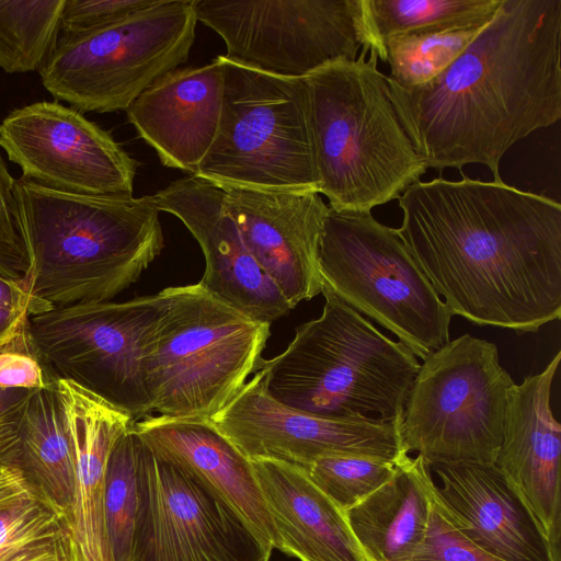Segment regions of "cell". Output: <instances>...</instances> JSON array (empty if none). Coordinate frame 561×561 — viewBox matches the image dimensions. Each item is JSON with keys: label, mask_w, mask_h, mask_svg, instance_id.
Returning a JSON list of instances; mask_svg holds the SVG:
<instances>
[{"label": "cell", "mask_w": 561, "mask_h": 561, "mask_svg": "<svg viewBox=\"0 0 561 561\" xmlns=\"http://www.w3.org/2000/svg\"><path fill=\"white\" fill-rule=\"evenodd\" d=\"M515 382L494 343L463 334L420 365L401 423L404 450L430 466L495 463Z\"/></svg>", "instance_id": "30bf717a"}, {"label": "cell", "mask_w": 561, "mask_h": 561, "mask_svg": "<svg viewBox=\"0 0 561 561\" xmlns=\"http://www.w3.org/2000/svg\"><path fill=\"white\" fill-rule=\"evenodd\" d=\"M435 482L426 461L404 455L393 476L344 512L369 561H410L422 543Z\"/></svg>", "instance_id": "cb8c5ba5"}, {"label": "cell", "mask_w": 561, "mask_h": 561, "mask_svg": "<svg viewBox=\"0 0 561 561\" xmlns=\"http://www.w3.org/2000/svg\"><path fill=\"white\" fill-rule=\"evenodd\" d=\"M196 23L194 0H157L105 27L59 33L39 70L43 85L81 113L126 111L187 60Z\"/></svg>", "instance_id": "9c48e42d"}, {"label": "cell", "mask_w": 561, "mask_h": 561, "mask_svg": "<svg viewBox=\"0 0 561 561\" xmlns=\"http://www.w3.org/2000/svg\"><path fill=\"white\" fill-rule=\"evenodd\" d=\"M157 0H65L60 33L95 31L153 5Z\"/></svg>", "instance_id": "e575fe53"}, {"label": "cell", "mask_w": 561, "mask_h": 561, "mask_svg": "<svg viewBox=\"0 0 561 561\" xmlns=\"http://www.w3.org/2000/svg\"><path fill=\"white\" fill-rule=\"evenodd\" d=\"M134 428L156 454L191 471L221 496L265 546L280 549L251 460L209 420L151 415L135 422Z\"/></svg>", "instance_id": "44dd1931"}, {"label": "cell", "mask_w": 561, "mask_h": 561, "mask_svg": "<svg viewBox=\"0 0 561 561\" xmlns=\"http://www.w3.org/2000/svg\"><path fill=\"white\" fill-rule=\"evenodd\" d=\"M219 58V125L195 175L217 184L319 193L305 79L276 77Z\"/></svg>", "instance_id": "52a82bcc"}, {"label": "cell", "mask_w": 561, "mask_h": 561, "mask_svg": "<svg viewBox=\"0 0 561 561\" xmlns=\"http://www.w3.org/2000/svg\"><path fill=\"white\" fill-rule=\"evenodd\" d=\"M491 20L392 36L382 44L379 60L390 66L387 77L397 84L423 85L443 73Z\"/></svg>", "instance_id": "4316f807"}, {"label": "cell", "mask_w": 561, "mask_h": 561, "mask_svg": "<svg viewBox=\"0 0 561 561\" xmlns=\"http://www.w3.org/2000/svg\"><path fill=\"white\" fill-rule=\"evenodd\" d=\"M194 9L224 39L226 59L282 78L353 61L366 43L360 0H194Z\"/></svg>", "instance_id": "7c38bea8"}, {"label": "cell", "mask_w": 561, "mask_h": 561, "mask_svg": "<svg viewBox=\"0 0 561 561\" xmlns=\"http://www.w3.org/2000/svg\"><path fill=\"white\" fill-rule=\"evenodd\" d=\"M56 382L57 379L33 351L26 325L0 348V388L36 390L51 387Z\"/></svg>", "instance_id": "836d02e7"}, {"label": "cell", "mask_w": 561, "mask_h": 561, "mask_svg": "<svg viewBox=\"0 0 561 561\" xmlns=\"http://www.w3.org/2000/svg\"><path fill=\"white\" fill-rule=\"evenodd\" d=\"M459 529L503 561H560L534 514L495 463L430 466Z\"/></svg>", "instance_id": "d6986e66"}, {"label": "cell", "mask_w": 561, "mask_h": 561, "mask_svg": "<svg viewBox=\"0 0 561 561\" xmlns=\"http://www.w3.org/2000/svg\"><path fill=\"white\" fill-rule=\"evenodd\" d=\"M321 294V316L300 324L287 348L259 368L266 392L323 417L402 416L421 365L416 356L327 287Z\"/></svg>", "instance_id": "5b68a950"}, {"label": "cell", "mask_w": 561, "mask_h": 561, "mask_svg": "<svg viewBox=\"0 0 561 561\" xmlns=\"http://www.w3.org/2000/svg\"><path fill=\"white\" fill-rule=\"evenodd\" d=\"M140 437L134 424L114 443L106 467L104 516L114 561H131L138 508L137 455Z\"/></svg>", "instance_id": "f546056e"}, {"label": "cell", "mask_w": 561, "mask_h": 561, "mask_svg": "<svg viewBox=\"0 0 561 561\" xmlns=\"http://www.w3.org/2000/svg\"><path fill=\"white\" fill-rule=\"evenodd\" d=\"M397 462L363 456H330L305 468L314 485L343 512L353 507L394 473Z\"/></svg>", "instance_id": "4dcf8cb0"}, {"label": "cell", "mask_w": 561, "mask_h": 561, "mask_svg": "<svg viewBox=\"0 0 561 561\" xmlns=\"http://www.w3.org/2000/svg\"><path fill=\"white\" fill-rule=\"evenodd\" d=\"M163 297L55 307L27 320L31 346L55 379L72 381L126 413L153 415L147 363Z\"/></svg>", "instance_id": "8fae6325"}, {"label": "cell", "mask_w": 561, "mask_h": 561, "mask_svg": "<svg viewBox=\"0 0 561 561\" xmlns=\"http://www.w3.org/2000/svg\"><path fill=\"white\" fill-rule=\"evenodd\" d=\"M15 181L0 152V274L23 280L30 263L20 233Z\"/></svg>", "instance_id": "d6a6232c"}, {"label": "cell", "mask_w": 561, "mask_h": 561, "mask_svg": "<svg viewBox=\"0 0 561 561\" xmlns=\"http://www.w3.org/2000/svg\"><path fill=\"white\" fill-rule=\"evenodd\" d=\"M222 93L224 69L217 56L208 65L165 73L126 114L164 167L195 175L216 137Z\"/></svg>", "instance_id": "ffe728a7"}, {"label": "cell", "mask_w": 561, "mask_h": 561, "mask_svg": "<svg viewBox=\"0 0 561 561\" xmlns=\"http://www.w3.org/2000/svg\"><path fill=\"white\" fill-rule=\"evenodd\" d=\"M42 497L26 473L16 466H0V512Z\"/></svg>", "instance_id": "8d00e7d4"}, {"label": "cell", "mask_w": 561, "mask_h": 561, "mask_svg": "<svg viewBox=\"0 0 561 561\" xmlns=\"http://www.w3.org/2000/svg\"><path fill=\"white\" fill-rule=\"evenodd\" d=\"M160 211L178 217L198 242L205 271L198 282L247 317L271 324L293 309L245 247L224 207L221 187L188 175L152 195Z\"/></svg>", "instance_id": "e0dca14e"}, {"label": "cell", "mask_w": 561, "mask_h": 561, "mask_svg": "<svg viewBox=\"0 0 561 561\" xmlns=\"http://www.w3.org/2000/svg\"><path fill=\"white\" fill-rule=\"evenodd\" d=\"M20 233L30 267L22 280L53 308L108 301L161 253L164 237L152 195L65 193L15 181Z\"/></svg>", "instance_id": "3957f363"}, {"label": "cell", "mask_w": 561, "mask_h": 561, "mask_svg": "<svg viewBox=\"0 0 561 561\" xmlns=\"http://www.w3.org/2000/svg\"><path fill=\"white\" fill-rule=\"evenodd\" d=\"M502 0H360L366 51L378 60L388 38L416 31L489 20Z\"/></svg>", "instance_id": "484cf974"}, {"label": "cell", "mask_w": 561, "mask_h": 561, "mask_svg": "<svg viewBox=\"0 0 561 561\" xmlns=\"http://www.w3.org/2000/svg\"><path fill=\"white\" fill-rule=\"evenodd\" d=\"M19 466L67 523L75 462L68 414L57 382L33 390L28 398L20 430Z\"/></svg>", "instance_id": "d4e9b609"}, {"label": "cell", "mask_w": 561, "mask_h": 561, "mask_svg": "<svg viewBox=\"0 0 561 561\" xmlns=\"http://www.w3.org/2000/svg\"><path fill=\"white\" fill-rule=\"evenodd\" d=\"M410 561H503L470 540L442 502L435 484L424 539Z\"/></svg>", "instance_id": "1f68e13d"}, {"label": "cell", "mask_w": 561, "mask_h": 561, "mask_svg": "<svg viewBox=\"0 0 561 561\" xmlns=\"http://www.w3.org/2000/svg\"><path fill=\"white\" fill-rule=\"evenodd\" d=\"M560 359L558 352L541 373L525 377L510 389L495 460L559 552L561 425L554 419L550 398Z\"/></svg>", "instance_id": "ac0fdd59"}, {"label": "cell", "mask_w": 561, "mask_h": 561, "mask_svg": "<svg viewBox=\"0 0 561 561\" xmlns=\"http://www.w3.org/2000/svg\"><path fill=\"white\" fill-rule=\"evenodd\" d=\"M0 561H71L65 517L43 497L0 512Z\"/></svg>", "instance_id": "f1b7e54d"}, {"label": "cell", "mask_w": 561, "mask_h": 561, "mask_svg": "<svg viewBox=\"0 0 561 561\" xmlns=\"http://www.w3.org/2000/svg\"><path fill=\"white\" fill-rule=\"evenodd\" d=\"M218 185L245 247L291 308L321 294L318 254L329 205L320 194Z\"/></svg>", "instance_id": "2e32d148"}, {"label": "cell", "mask_w": 561, "mask_h": 561, "mask_svg": "<svg viewBox=\"0 0 561 561\" xmlns=\"http://www.w3.org/2000/svg\"><path fill=\"white\" fill-rule=\"evenodd\" d=\"M137 489L131 561L270 560L273 549L221 496L141 437Z\"/></svg>", "instance_id": "4fadbf2b"}, {"label": "cell", "mask_w": 561, "mask_h": 561, "mask_svg": "<svg viewBox=\"0 0 561 561\" xmlns=\"http://www.w3.org/2000/svg\"><path fill=\"white\" fill-rule=\"evenodd\" d=\"M147 363L152 412L210 420L261 367L271 324L255 321L199 283L167 287Z\"/></svg>", "instance_id": "8992f818"}, {"label": "cell", "mask_w": 561, "mask_h": 561, "mask_svg": "<svg viewBox=\"0 0 561 561\" xmlns=\"http://www.w3.org/2000/svg\"><path fill=\"white\" fill-rule=\"evenodd\" d=\"M318 265L322 286L389 330L423 360L450 341L448 307L397 229L371 213L329 207Z\"/></svg>", "instance_id": "ba28073f"}, {"label": "cell", "mask_w": 561, "mask_h": 561, "mask_svg": "<svg viewBox=\"0 0 561 561\" xmlns=\"http://www.w3.org/2000/svg\"><path fill=\"white\" fill-rule=\"evenodd\" d=\"M0 308L26 311L36 316L53 309L48 304L28 294L22 280L0 274Z\"/></svg>", "instance_id": "74e56055"}, {"label": "cell", "mask_w": 561, "mask_h": 561, "mask_svg": "<svg viewBox=\"0 0 561 561\" xmlns=\"http://www.w3.org/2000/svg\"><path fill=\"white\" fill-rule=\"evenodd\" d=\"M32 391L0 388V466L20 467V430Z\"/></svg>", "instance_id": "d590c367"}, {"label": "cell", "mask_w": 561, "mask_h": 561, "mask_svg": "<svg viewBox=\"0 0 561 561\" xmlns=\"http://www.w3.org/2000/svg\"><path fill=\"white\" fill-rule=\"evenodd\" d=\"M280 538V551L299 561H369L344 512L305 469L274 460H251Z\"/></svg>", "instance_id": "603a6c76"}, {"label": "cell", "mask_w": 561, "mask_h": 561, "mask_svg": "<svg viewBox=\"0 0 561 561\" xmlns=\"http://www.w3.org/2000/svg\"><path fill=\"white\" fill-rule=\"evenodd\" d=\"M398 199L397 231L451 316L517 333L560 319V203L463 174Z\"/></svg>", "instance_id": "6da1fadb"}, {"label": "cell", "mask_w": 561, "mask_h": 561, "mask_svg": "<svg viewBox=\"0 0 561 561\" xmlns=\"http://www.w3.org/2000/svg\"><path fill=\"white\" fill-rule=\"evenodd\" d=\"M0 148L22 178L56 191L131 197L137 162L112 135L73 107L41 101L0 123Z\"/></svg>", "instance_id": "9a60e30c"}, {"label": "cell", "mask_w": 561, "mask_h": 561, "mask_svg": "<svg viewBox=\"0 0 561 561\" xmlns=\"http://www.w3.org/2000/svg\"><path fill=\"white\" fill-rule=\"evenodd\" d=\"M210 423L250 460L307 468L330 456H363L397 462L408 455L402 416L332 419L289 408L265 390L256 370Z\"/></svg>", "instance_id": "5bb4252c"}, {"label": "cell", "mask_w": 561, "mask_h": 561, "mask_svg": "<svg viewBox=\"0 0 561 561\" xmlns=\"http://www.w3.org/2000/svg\"><path fill=\"white\" fill-rule=\"evenodd\" d=\"M377 62L362 49L305 78L319 194L335 211L370 213L426 172Z\"/></svg>", "instance_id": "277c9868"}, {"label": "cell", "mask_w": 561, "mask_h": 561, "mask_svg": "<svg viewBox=\"0 0 561 561\" xmlns=\"http://www.w3.org/2000/svg\"><path fill=\"white\" fill-rule=\"evenodd\" d=\"M65 0L0 1V67L8 73L41 70L59 33Z\"/></svg>", "instance_id": "83f0119b"}, {"label": "cell", "mask_w": 561, "mask_h": 561, "mask_svg": "<svg viewBox=\"0 0 561 561\" xmlns=\"http://www.w3.org/2000/svg\"><path fill=\"white\" fill-rule=\"evenodd\" d=\"M387 81L426 169L479 163L502 181L505 152L561 117V0H502L438 77L411 88Z\"/></svg>", "instance_id": "7a4b0ae2"}, {"label": "cell", "mask_w": 561, "mask_h": 561, "mask_svg": "<svg viewBox=\"0 0 561 561\" xmlns=\"http://www.w3.org/2000/svg\"><path fill=\"white\" fill-rule=\"evenodd\" d=\"M66 405L75 462L67 527L71 561H114L104 516L107 460L118 436L135 422L69 380L57 379Z\"/></svg>", "instance_id": "7402d4cb"}, {"label": "cell", "mask_w": 561, "mask_h": 561, "mask_svg": "<svg viewBox=\"0 0 561 561\" xmlns=\"http://www.w3.org/2000/svg\"><path fill=\"white\" fill-rule=\"evenodd\" d=\"M30 317L26 311L0 308V348L21 332Z\"/></svg>", "instance_id": "f35d334b"}]
</instances>
